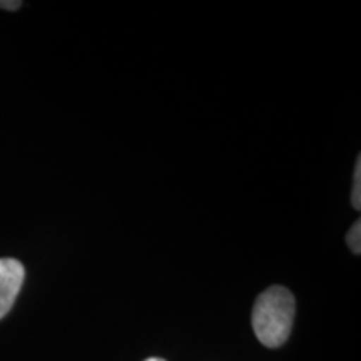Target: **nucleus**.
I'll return each mask as SVG.
<instances>
[{
	"label": "nucleus",
	"instance_id": "5",
	"mask_svg": "<svg viewBox=\"0 0 361 361\" xmlns=\"http://www.w3.org/2000/svg\"><path fill=\"white\" fill-rule=\"evenodd\" d=\"M20 6V2H0V8H7V11H17Z\"/></svg>",
	"mask_w": 361,
	"mask_h": 361
},
{
	"label": "nucleus",
	"instance_id": "4",
	"mask_svg": "<svg viewBox=\"0 0 361 361\" xmlns=\"http://www.w3.org/2000/svg\"><path fill=\"white\" fill-rule=\"evenodd\" d=\"M346 243H348L351 252L360 255L361 252V223H360V219L355 221V224L350 228L348 234H346Z\"/></svg>",
	"mask_w": 361,
	"mask_h": 361
},
{
	"label": "nucleus",
	"instance_id": "3",
	"mask_svg": "<svg viewBox=\"0 0 361 361\" xmlns=\"http://www.w3.org/2000/svg\"><path fill=\"white\" fill-rule=\"evenodd\" d=\"M351 204L356 211L361 209V157L358 156L353 174V191H351Z\"/></svg>",
	"mask_w": 361,
	"mask_h": 361
},
{
	"label": "nucleus",
	"instance_id": "6",
	"mask_svg": "<svg viewBox=\"0 0 361 361\" xmlns=\"http://www.w3.org/2000/svg\"><path fill=\"white\" fill-rule=\"evenodd\" d=\"M146 361H166V360H162V358H157V356H152V358H147Z\"/></svg>",
	"mask_w": 361,
	"mask_h": 361
},
{
	"label": "nucleus",
	"instance_id": "1",
	"mask_svg": "<svg viewBox=\"0 0 361 361\" xmlns=\"http://www.w3.org/2000/svg\"><path fill=\"white\" fill-rule=\"evenodd\" d=\"M296 301L284 286H271L261 293L252 306L255 335L266 348H279L288 341L295 323Z\"/></svg>",
	"mask_w": 361,
	"mask_h": 361
},
{
	"label": "nucleus",
	"instance_id": "2",
	"mask_svg": "<svg viewBox=\"0 0 361 361\" xmlns=\"http://www.w3.org/2000/svg\"><path fill=\"white\" fill-rule=\"evenodd\" d=\"M25 278V268L13 258H0V319L8 314L19 296Z\"/></svg>",
	"mask_w": 361,
	"mask_h": 361
}]
</instances>
